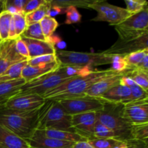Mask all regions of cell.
I'll list each match as a JSON object with an SVG mask.
<instances>
[{"mask_svg": "<svg viewBox=\"0 0 148 148\" xmlns=\"http://www.w3.org/2000/svg\"><path fill=\"white\" fill-rule=\"evenodd\" d=\"M116 73V72H113L110 69L94 70L88 75L77 77L66 81L56 88L47 91L42 97L45 101H60L85 96L86 91L93 84Z\"/></svg>", "mask_w": 148, "mask_h": 148, "instance_id": "cell-1", "label": "cell"}, {"mask_svg": "<svg viewBox=\"0 0 148 148\" xmlns=\"http://www.w3.org/2000/svg\"><path fill=\"white\" fill-rule=\"evenodd\" d=\"M38 109L20 112L0 107V125L23 140H30L37 130Z\"/></svg>", "mask_w": 148, "mask_h": 148, "instance_id": "cell-2", "label": "cell"}, {"mask_svg": "<svg viewBox=\"0 0 148 148\" xmlns=\"http://www.w3.org/2000/svg\"><path fill=\"white\" fill-rule=\"evenodd\" d=\"M37 130H53L75 132L72 116L69 115L56 101H46L38 109Z\"/></svg>", "mask_w": 148, "mask_h": 148, "instance_id": "cell-3", "label": "cell"}, {"mask_svg": "<svg viewBox=\"0 0 148 148\" xmlns=\"http://www.w3.org/2000/svg\"><path fill=\"white\" fill-rule=\"evenodd\" d=\"M56 56L61 66H90L94 69L95 66L110 64L112 55L107 54L103 51L87 53L56 49Z\"/></svg>", "mask_w": 148, "mask_h": 148, "instance_id": "cell-4", "label": "cell"}, {"mask_svg": "<svg viewBox=\"0 0 148 148\" xmlns=\"http://www.w3.org/2000/svg\"><path fill=\"white\" fill-rule=\"evenodd\" d=\"M122 104L106 103L102 111L97 112L98 121L116 132L122 141H130L131 125L122 116Z\"/></svg>", "mask_w": 148, "mask_h": 148, "instance_id": "cell-5", "label": "cell"}, {"mask_svg": "<svg viewBox=\"0 0 148 148\" xmlns=\"http://www.w3.org/2000/svg\"><path fill=\"white\" fill-rule=\"evenodd\" d=\"M75 77H70L67 76L62 66H59L58 69L53 72L38 77L30 82H26L21 88L20 93L17 95L37 94L42 96L47 91L56 88L61 84Z\"/></svg>", "mask_w": 148, "mask_h": 148, "instance_id": "cell-6", "label": "cell"}, {"mask_svg": "<svg viewBox=\"0 0 148 148\" xmlns=\"http://www.w3.org/2000/svg\"><path fill=\"white\" fill-rule=\"evenodd\" d=\"M88 7L97 12V15L92 21L107 22L114 26L119 25L131 15L126 9L103 1H92Z\"/></svg>", "mask_w": 148, "mask_h": 148, "instance_id": "cell-7", "label": "cell"}, {"mask_svg": "<svg viewBox=\"0 0 148 148\" xmlns=\"http://www.w3.org/2000/svg\"><path fill=\"white\" fill-rule=\"evenodd\" d=\"M56 101L60 104L65 112L70 116L102 111L106 103L100 98L88 95Z\"/></svg>", "mask_w": 148, "mask_h": 148, "instance_id": "cell-8", "label": "cell"}, {"mask_svg": "<svg viewBox=\"0 0 148 148\" xmlns=\"http://www.w3.org/2000/svg\"><path fill=\"white\" fill-rule=\"evenodd\" d=\"M45 101L43 97L37 94L17 95L9 100L3 107L10 111L27 112L39 109Z\"/></svg>", "mask_w": 148, "mask_h": 148, "instance_id": "cell-9", "label": "cell"}, {"mask_svg": "<svg viewBox=\"0 0 148 148\" xmlns=\"http://www.w3.org/2000/svg\"><path fill=\"white\" fill-rule=\"evenodd\" d=\"M122 116L130 125L148 124V101L130 102L123 105Z\"/></svg>", "mask_w": 148, "mask_h": 148, "instance_id": "cell-10", "label": "cell"}, {"mask_svg": "<svg viewBox=\"0 0 148 148\" xmlns=\"http://www.w3.org/2000/svg\"><path fill=\"white\" fill-rule=\"evenodd\" d=\"M148 33L133 40L119 39L110 49L104 51V53L109 55L118 54L126 56L132 52L148 49Z\"/></svg>", "mask_w": 148, "mask_h": 148, "instance_id": "cell-11", "label": "cell"}, {"mask_svg": "<svg viewBox=\"0 0 148 148\" xmlns=\"http://www.w3.org/2000/svg\"><path fill=\"white\" fill-rule=\"evenodd\" d=\"M97 121V112L84 113L72 116V126L75 133L87 140L95 139L93 130Z\"/></svg>", "mask_w": 148, "mask_h": 148, "instance_id": "cell-12", "label": "cell"}, {"mask_svg": "<svg viewBox=\"0 0 148 148\" xmlns=\"http://www.w3.org/2000/svg\"><path fill=\"white\" fill-rule=\"evenodd\" d=\"M27 60L17 53L15 49V40L0 42V75L10 66L23 61Z\"/></svg>", "mask_w": 148, "mask_h": 148, "instance_id": "cell-13", "label": "cell"}, {"mask_svg": "<svg viewBox=\"0 0 148 148\" xmlns=\"http://www.w3.org/2000/svg\"><path fill=\"white\" fill-rule=\"evenodd\" d=\"M131 72V71H130ZM130 72L124 73H116L101 79L92 85L85 92V95L100 98L107 91L120 84V80L124 77L127 76Z\"/></svg>", "mask_w": 148, "mask_h": 148, "instance_id": "cell-14", "label": "cell"}, {"mask_svg": "<svg viewBox=\"0 0 148 148\" xmlns=\"http://www.w3.org/2000/svg\"><path fill=\"white\" fill-rule=\"evenodd\" d=\"M30 148H72L75 143L58 140L43 136L38 130L27 140Z\"/></svg>", "mask_w": 148, "mask_h": 148, "instance_id": "cell-15", "label": "cell"}, {"mask_svg": "<svg viewBox=\"0 0 148 148\" xmlns=\"http://www.w3.org/2000/svg\"><path fill=\"white\" fill-rule=\"evenodd\" d=\"M25 42L28 50L29 59L43 56V55L56 54V49L51 43L48 40H39L27 38L20 36Z\"/></svg>", "mask_w": 148, "mask_h": 148, "instance_id": "cell-16", "label": "cell"}, {"mask_svg": "<svg viewBox=\"0 0 148 148\" xmlns=\"http://www.w3.org/2000/svg\"><path fill=\"white\" fill-rule=\"evenodd\" d=\"M100 99L106 103L122 105L132 102V92L130 88L120 84L107 91Z\"/></svg>", "mask_w": 148, "mask_h": 148, "instance_id": "cell-17", "label": "cell"}, {"mask_svg": "<svg viewBox=\"0 0 148 148\" xmlns=\"http://www.w3.org/2000/svg\"><path fill=\"white\" fill-rule=\"evenodd\" d=\"M26 83L23 78L0 82V107H3L9 100L20 93L21 88Z\"/></svg>", "mask_w": 148, "mask_h": 148, "instance_id": "cell-18", "label": "cell"}, {"mask_svg": "<svg viewBox=\"0 0 148 148\" xmlns=\"http://www.w3.org/2000/svg\"><path fill=\"white\" fill-rule=\"evenodd\" d=\"M59 66L60 64L58 61H56L53 63L40 64L37 66H30L27 64L22 71L21 77L23 78L26 82H30L38 77L56 70L59 67Z\"/></svg>", "mask_w": 148, "mask_h": 148, "instance_id": "cell-19", "label": "cell"}, {"mask_svg": "<svg viewBox=\"0 0 148 148\" xmlns=\"http://www.w3.org/2000/svg\"><path fill=\"white\" fill-rule=\"evenodd\" d=\"M118 26L133 30H147L148 6L141 11L131 14L124 22L118 25Z\"/></svg>", "mask_w": 148, "mask_h": 148, "instance_id": "cell-20", "label": "cell"}, {"mask_svg": "<svg viewBox=\"0 0 148 148\" xmlns=\"http://www.w3.org/2000/svg\"><path fill=\"white\" fill-rule=\"evenodd\" d=\"M0 148H30L27 141L0 125Z\"/></svg>", "mask_w": 148, "mask_h": 148, "instance_id": "cell-21", "label": "cell"}, {"mask_svg": "<svg viewBox=\"0 0 148 148\" xmlns=\"http://www.w3.org/2000/svg\"><path fill=\"white\" fill-rule=\"evenodd\" d=\"M41 134L49 138L56 139L58 140L72 143H78L82 141H88L86 139L82 137L79 134L75 132L66 131H60V130H38Z\"/></svg>", "mask_w": 148, "mask_h": 148, "instance_id": "cell-22", "label": "cell"}, {"mask_svg": "<svg viewBox=\"0 0 148 148\" xmlns=\"http://www.w3.org/2000/svg\"><path fill=\"white\" fill-rule=\"evenodd\" d=\"M120 85H124L130 88L132 92V102H138L147 100L148 92L144 90L139 85L134 83L132 79L129 77L125 76L121 78L120 80Z\"/></svg>", "mask_w": 148, "mask_h": 148, "instance_id": "cell-23", "label": "cell"}, {"mask_svg": "<svg viewBox=\"0 0 148 148\" xmlns=\"http://www.w3.org/2000/svg\"><path fill=\"white\" fill-rule=\"evenodd\" d=\"M51 6V1H46L44 4L40 5L34 11L25 14V20L27 26L34 23H40L46 16H47L48 12Z\"/></svg>", "mask_w": 148, "mask_h": 148, "instance_id": "cell-24", "label": "cell"}, {"mask_svg": "<svg viewBox=\"0 0 148 148\" xmlns=\"http://www.w3.org/2000/svg\"><path fill=\"white\" fill-rule=\"evenodd\" d=\"M147 56H148V49L137 51L124 56L128 68L130 69H138L142 63Z\"/></svg>", "mask_w": 148, "mask_h": 148, "instance_id": "cell-25", "label": "cell"}, {"mask_svg": "<svg viewBox=\"0 0 148 148\" xmlns=\"http://www.w3.org/2000/svg\"><path fill=\"white\" fill-rule=\"evenodd\" d=\"M27 64V60H25L10 66L2 75H0V82L12 80L21 77L22 71Z\"/></svg>", "mask_w": 148, "mask_h": 148, "instance_id": "cell-26", "label": "cell"}, {"mask_svg": "<svg viewBox=\"0 0 148 148\" xmlns=\"http://www.w3.org/2000/svg\"><path fill=\"white\" fill-rule=\"evenodd\" d=\"M88 142L94 148H118L127 143L113 138H95Z\"/></svg>", "mask_w": 148, "mask_h": 148, "instance_id": "cell-27", "label": "cell"}, {"mask_svg": "<svg viewBox=\"0 0 148 148\" xmlns=\"http://www.w3.org/2000/svg\"><path fill=\"white\" fill-rule=\"evenodd\" d=\"M12 14L7 11L0 12V39L1 41L9 40V31Z\"/></svg>", "mask_w": 148, "mask_h": 148, "instance_id": "cell-28", "label": "cell"}, {"mask_svg": "<svg viewBox=\"0 0 148 148\" xmlns=\"http://www.w3.org/2000/svg\"><path fill=\"white\" fill-rule=\"evenodd\" d=\"M130 137L132 140L147 143L148 124L132 125L130 130Z\"/></svg>", "mask_w": 148, "mask_h": 148, "instance_id": "cell-29", "label": "cell"}, {"mask_svg": "<svg viewBox=\"0 0 148 148\" xmlns=\"http://www.w3.org/2000/svg\"><path fill=\"white\" fill-rule=\"evenodd\" d=\"M39 23H40L42 32L46 40L53 36V33L59 26V23L56 21V19L49 17V16H46Z\"/></svg>", "mask_w": 148, "mask_h": 148, "instance_id": "cell-30", "label": "cell"}, {"mask_svg": "<svg viewBox=\"0 0 148 148\" xmlns=\"http://www.w3.org/2000/svg\"><path fill=\"white\" fill-rule=\"evenodd\" d=\"M93 136L95 138H113L121 140L120 136L116 132L110 130L99 121H97L94 127Z\"/></svg>", "mask_w": 148, "mask_h": 148, "instance_id": "cell-31", "label": "cell"}, {"mask_svg": "<svg viewBox=\"0 0 148 148\" xmlns=\"http://www.w3.org/2000/svg\"><path fill=\"white\" fill-rule=\"evenodd\" d=\"M127 77L131 78L134 83L148 92V72L140 69H133Z\"/></svg>", "mask_w": 148, "mask_h": 148, "instance_id": "cell-32", "label": "cell"}, {"mask_svg": "<svg viewBox=\"0 0 148 148\" xmlns=\"http://www.w3.org/2000/svg\"><path fill=\"white\" fill-rule=\"evenodd\" d=\"M110 64H111L110 69L116 73H124V72L132 71V69L128 68V66L124 59V56H121V55H112Z\"/></svg>", "mask_w": 148, "mask_h": 148, "instance_id": "cell-33", "label": "cell"}, {"mask_svg": "<svg viewBox=\"0 0 148 148\" xmlns=\"http://www.w3.org/2000/svg\"><path fill=\"white\" fill-rule=\"evenodd\" d=\"M23 37L30 39L39 40H46L42 32L40 23H34V24L27 25L25 31L22 34Z\"/></svg>", "mask_w": 148, "mask_h": 148, "instance_id": "cell-34", "label": "cell"}, {"mask_svg": "<svg viewBox=\"0 0 148 148\" xmlns=\"http://www.w3.org/2000/svg\"><path fill=\"white\" fill-rule=\"evenodd\" d=\"M116 31L118 33L119 37L121 40H133L141 37L143 35L148 33L147 30H133L123 28L118 25L114 26Z\"/></svg>", "mask_w": 148, "mask_h": 148, "instance_id": "cell-35", "label": "cell"}, {"mask_svg": "<svg viewBox=\"0 0 148 148\" xmlns=\"http://www.w3.org/2000/svg\"><path fill=\"white\" fill-rule=\"evenodd\" d=\"M12 20L14 23V28H15L16 37L17 38L22 36L23 32L27 27L25 17L23 13H18V14H13Z\"/></svg>", "mask_w": 148, "mask_h": 148, "instance_id": "cell-36", "label": "cell"}, {"mask_svg": "<svg viewBox=\"0 0 148 148\" xmlns=\"http://www.w3.org/2000/svg\"><path fill=\"white\" fill-rule=\"evenodd\" d=\"M65 12L66 14V20L64 22L65 24H75V23H78L81 21L82 15L75 6L69 5L68 7H66Z\"/></svg>", "mask_w": 148, "mask_h": 148, "instance_id": "cell-37", "label": "cell"}, {"mask_svg": "<svg viewBox=\"0 0 148 148\" xmlns=\"http://www.w3.org/2000/svg\"><path fill=\"white\" fill-rule=\"evenodd\" d=\"M127 8L126 10L131 14L143 10L147 6V1L145 0H125Z\"/></svg>", "mask_w": 148, "mask_h": 148, "instance_id": "cell-38", "label": "cell"}, {"mask_svg": "<svg viewBox=\"0 0 148 148\" xmlns=\"http://www.w3.org/2000/svg\"><path fill=\"white\" fill-rule=\"evenodd\" d=\"M57 61L56 54L43 55V56H37L27 59V64L30 66H37L40 64H47L53 63Z\"/></svg>", "mask_w": 148, "mask_h": 148, "instance_id": "cell-39", "label": "cell"}, {"mask_svg": "<svg viewBox=\"0 0 148 148\" xmlns=\"http://www.w3.org/2000/svg\"><path fill=\"white\" fill-rule=\"evenodd\" d=\"M46 0H27L23 9V14H25L34 11L40 5L44 4Z\"/></svg>", "mask_w": 148, "mask_h": 148, "instance_id": "cell-40", "label": "cell"}, {"mask_svg": "<svg viewBox=\"0 0 148 148\" xmlns=\"http://www.w3.org/2000/svg\"><path fill=\"white\" fill-rule=\"evenodd\" d=\"M15 49L19 55L27 59H29V53L27 46L20 37L15 39Z\"/></svg>", "mask_w": 148, "mask_h": 148, "instance_id": "cell-41", "label": "cell"}, {"mask_svg": "<svg viewBox=\"0 0 148 148\" xmlns=\"http://www.w3.org/2000/svg\"><path fill=\"white\" fill-rule=\"evenodd\" d=\"M64 7H62L59 5H56V4H51L50 9H49V12H48L47 16L51 17H53L56 15L61 14L62 12H63V10Z\"/></svg>", "mask_w": 148, "mask_h": 148, "instance_id": "cell-42", "label": "cell"}, {"mask_svg": "<svg viewBox=\"0 0 148 148\" xmlns=\"http://www.w3.org/2000/svg\"><path fill=\"white\" fill-rule=\"evenodd\" d=\"M27 1V0H9L10 4L16 7L20 13H23V9H24Z\"/></svg>", "mask_w": 148, "mask_h": 148, "instance_id": "cell-43", "label": "cell"}, {"mask_svg": "<svg viewBox=\"0 0 148 148\" xmlns=\"http://www.w3.org/2000/svg\"><path fill=\"white\" fill-rule=\"evenodd\" d=\"M127 143L128 148H147V143H143V142L130 140Z\"/></svg>", "mask_w": 148, "mask_h": 148, "instance_id": "cell-44", "label": "cell"}, {"mask_svg": "<svg viewBox=\"0 0 148 148\" xmlns=\"http://www.w3.org/2000/svg\"><path fill=\"white\" fill-rule=\"evenodd\" d=\"M72 148H94L88 143V141H82L78 142L75 143Z\"/></svg>", "mask_w": 148, "mask_h": 148, "instance_id": "cell-45", "label": "cell"}, {"mask_svg": "<svg viewBox=\"0 0 148 148\" xmlns=\"http://www.w3.org/2000/svg\"><path fill=\"white\" fill-rule=\"evenodd\" d=\"M4 1H0V12L4 11Z\"/></svg>", "mask_w": 148, "mask_h": 148, "instance_id": "cell-46", "label": "cell"}, {"mask_svg": "<svg viewBox=\"0 0 148 148\" xmlns=\"http://www.w3.org/2000/svg\"><path fill=\"white\" fill-rule=\"evenodd\" d=\"M0 42H1V39H0Z\"/></svg>", "mask_w": 148, "mask_h": 148, "instance_id": "cell-47", "label": "cell"}]
</instances>
